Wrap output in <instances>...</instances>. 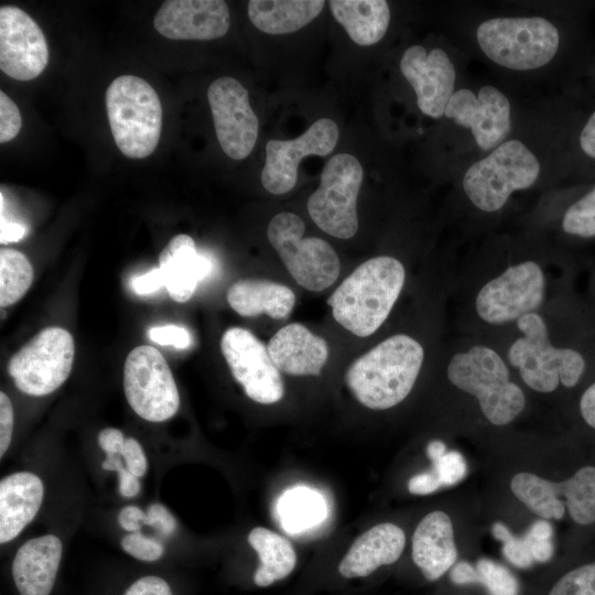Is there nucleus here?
Returning a JSON list of instances; mask_svg holds the SVG:
<instances>
[{
	"mask_svg": "<svg viewBox=\"0 0 595 595\" xmlns=\"http://www.w3.org/2000/svg\"><path fill=\"white\" fill-rule=\"evenodd\" d=\"M337 125L329 118L316 120L303 134L292 140H269L261 183L272 194L291 191L298 181L300 161L309 155L329 154L338 140Z\"/></svg>",
	"mask_w": 595,
	"mask_h": 595,
	"instance_id": "dca6fc26",
	"label": "nucleus"
},
{
	"mask_svg": "<svg viewBox=\"0 0 595 595\" xmlns=\"http://www.w3.org/2000/svg\"><path fill=\"white\" fill-rule=\"evenodd\" d=\"M131 284L136 293L141 295L150 294L164 286V277L161 269L158 267L134 278Z\"/></svg>",
	"mask_w": 595,
	"mask_h": 595,
	"instance_id": "09e8293b",
	"label": "nucleus"
},
{
	"mask_svg": "<svg viewBox=\"0 0 595 595\" xmlns=\"http://www.w3.org/2000/svg\"><path fill=\"white\" fill-rule=\"evenodd\" d=\"M491 532L497 540L502 542V554L509 563L519 569H528L536 563L522 537L513 536L502 522H495Z\"/></svg>",
	"mask_w": 595,
	"mask_h": 595,
	"instance_id": "e433bc0d",
	"label": "nucleus"
},
{
	"mask_svg": "<svg viewBox=\"0 0 595 595\" xmlns=\"http://www.w3.org/2000/svg\"><path fill=\"white\" fill-rule=\"evenodd\" d=\"M426 453L433 463L439 461L446 453V446L441 441H432L428 445Z\"/></svg>",
	"mask_w": 595,
	"mask_h": 595,
	"instance_id": "4d7b16f0",
	"label": "nucleus"
},
{
	"mask_svg": "<svg viewBox=\"0 0 595 595\" xmlns=\"http://www.w3.org/2000/svg\"><path fill=\"white\" fill-rule=\"evenodd\" d=\"M329 9L336 21L358 45L379 42L390 22V9L383 0H332Z\"/></svg>",
	"mask_w": 595,
	"mask_h": 595,
	"instance_id": "cd10ccee",
	"label": "nucleus"
},
{
	"mask_svg": "<svg viewBox=\"0 0 595 595\" xmlns=\"http://www.w3.org/2000/svg\"><path fill=\"white\" fill-rule=\"evenodd\" d=\"M44 486L30 472L13 473L0 482V542L17 538L42 505Z\"/></svg>",
	"mask_w": 595,
	"mask_h": 595,
	"instance_id": "a878e982",
	"label": "nucleus"
},
{
	"mask_svg": "<svg viewBox=\"0 0 595 595\" xmlns=\"http://www.w3.org/2000/svg\"><path fill=\"white\" fill-rule=\"evenodd\" d=\"M13 431V408L9 397L0 392V456L8 451Z\"/></svg>",
	"mask_w": 595,
	"mask_h": 595,
	"instance_id": "c03bdc74",
	"label": "nucleus"
},
{
	"mask_svg": "<svg viewBox=\"0 0 595 595\" xmlns=\"http://www.w3.org/2000/svg\"><path fill=\"white\" fill-rule=\"evenodd\" d=\"M516 324L521 336L510 345L507 358L529 388L549 393L560 383L571 388L580 381L584 357L575 349L552 345L547 323L538 312L521 316Z\"/></svg>",
	"mask_w": 595,
	"mask_h": 595,
	"instance_id": "39448f33",
	"label": "nucleus"
},
{
	"mask_svg": "<svg viewBox=\"0 0 595 595\" xmlns=\"http://www.w3.org/2000/svg\"><path fill=\"white\" fill-rule=\"evenodd\" d=\"M549 595H595V562L564 574Z\"/></svg>",
	"mask_w": 595,
	"mask_h": 595,
	"instance_id": "f704fd0d",
	"label": "nucleus"
},
{
	"mask_svg": "<svg viewBox=\"0 0 595 595\" xmlns=\"http://www.w3.org/2000/svg\"><path fill=\"white\" fill-rule=\"evenodd\" d=\"M450 577L456 585L475 584L478 580L476 567L465 561L455 563L452 566Z\"/></svg>",
	"mask_w": 595,
	"mask_h": 595,
	"instance_id": "603ef678",
	"label": "nucleus"
},
{
	"mask_svg": "<svg viewBox=\"0 0 595 595\" xmlns=\"http://www.w3.org/2000/svg\"><path fill=\"white\" fill-rule=\"evenodd\" d=\"M159 268L170 296L183 303L193 296L198 282L208 277L212 262L197 252L195 242L188 235L180 234L162 250Z\"/></svg>",
	"mask_w": 595,
	"mask_h": 595,
	"instance_id": "393cba45",
	"label": "nucleus"
},
{
	"mask_svg": "<svg viewBox=\"0 0 595 595\" xmlns=\"http://www.w3.org/2000/svg\"><path fill=\"white\" fill-rule=\"evenodd\" d=\"M423 359L424 349L416 339L396 334L357 358L348 367L345 380L363 405L390 409L411 392Z\"/></svg>",
	"mask_w": 595,
	"mask_h": 595,
	"instance_id": "f03ea898",
	"label": "nucleus"
},
{
	"mask_svg": "<svg viewBox=\"0 0 595 595\" xmlns=\"http://www.w3.org/2000/svg\"><path fill=\"white\" fill-rule=\"evenodd\" d=\"M123 595H173L170 585L158 576H143L131 584Z\"/></svg>",
	"mask_w": 595,
	"mask_h": 595,
	"instance_id": "49530a36",
	"label": "nucleus"
},
{
	"mask_svg": "<svg viewBox=\"0 0 595 595\" xmlns=\"http://www.w3.org/2000/svg\"><path fill=\"white\" fill-rule=\"evenodd\" d=\"M441 487L439 476L433 469L413 476L408 483V489L413 495H429Z\"/></svg>",
	"mask_w": 595,
	"mask_h": 595,
	"instance_id": "de8ad7c7",
	"label": "nucleus"
},
{
	"mask_svg": "<svg viewBox=\"0 0 595 595\" xmlns=\"http://www.w3.org/2000/svg\"><path fill=\"white\" fill-rule=\"evenodd\" d=\"M580 145L586 155L595 159V110L582 129Z\"/></svg>",
	"mask_w": 595,
	"mask_h": 595,
	"instance_id": "5fc2aeb1",
	"label": "nucleus"
},
{
	"mask_svg": "<svg viewBox=\"0 0 595 595\" xmlns=\"http://www.w3.org/2000/svg\"><path fill=\"white\" fill-rule=\"evenodd\" d=\"M101 467L105 470H115L119 477V493L126 498H132L140 491V482L136 475L123 466L118 455H109L102 462Z\"/></svg>",
	"mask_w": 595,
	"mask_h": 595,
	"instance_id": "a19ab883",
	"label": "nucleus"
},
{
	"mask_svg": "<svg viewBox=\"0 0 595 595\" xmlns=\"http://www.w3.org/2000/svg\"><path fill=\"white\" fill-rule=\"evenodd\" d=\"M364 171L349 153H338L325 164L321 183L307 199L313 221L326 234L349 239L358 230L357 196Z\"/></svg>",
	"mask_w": 595,
	"mask_h": 595,
	"instance_id": "1a4fd4ad",
	"label": "nucleus"
},
{
	"mask_svg": "<svg viewBox=\"0 0 595 595\" xmlns=\"http://www.w3.org/2000/svg\"><path fill=\"white\" fill-rule=\"evenodd\" d=\"M477 583L485 586L489 595H518L519 583L516 576L502 564L487 558L475 564Z\"/></svg>",
	"mask_w": 595,
	"mask_h": 595,
	"instance_id": "473e14b6",
	"label": "nucleus"
},
{
	"mask_svg": "<svg viewBox=\"0 0 595 595\" xmlns=\"http://www.w3.org/2000/svg\"><path fill=\"white\" fill-rule=\"evenodd\" d=\"M405 545L403 530L389 522L379 523L360 534L339 563L346 578L370 575L381 565L394 563Z\"/></svg>",
	"mask_w": 595,
	"mask_h": 595,
	"instance_id": "b1692460",
	"label": "nucleus"
},
{
	"mask_svg": "<svg viewBox=\"0 0 595 595\" xmlns=\"http://www.w3.org/2000/svg\"><path fill=\"white\" fill-rule=\"evenodd\" d=\"M123 389L131 409L143 420L163 422L180 407V394L163 355L150 345L133 348L126 358Z\"/></svg>",
	"mask_w": 595,
	"mask_h": 595,
	"instance_id": "ddd939ff",
	"label": "nucleus"
},
{
	"mask_svg": "<svg viewBox=\"0 0 595 595\" xmlns=\"http://www.w3.org/2000/svg\"><path fill=\"white\" fill-rule=\"evenodd\" d=\"M522 539L534 562L545 563L552 558L554 551L553 528L548 520L534 521Z\"/></svg>",
	"mask_w": 595,
	"mask_h": 595,
	"instance_id": "c9c22d12",
	"label": "nucleus"
},
{
	"mask_svg": "<svg viewBox=\"0 0 595 595\" xmlns=\"http://www.w3.org/2000/svg\"><path fill=\"white\" fill-rule=\"evenodd\" d=\"M248 542L260 560L253 576L256 585L269 586L293 571L296 553L285 538L267 528L257 527L250 531Z\"/></svg>",
	"mask_w": 595,
	"mask_h": 595,
	"instance_id": "c756f323",
	"label": "nucleus"
},
{
	"mask_svg": "<svg viewBox=\"0 0 595 595\" xmlns=\"http://www.w3.org/2000/svg\"><path fill=\"white\" fill-rule=\"evenodd\" d=\"M26 234V228L20 223L8 221L1 218L0 242L9 244L21 240Z\"/></svg>",
	"mask_w": 595,
	"mask_h": 595,
	"instance_id": "6e6d98bb",
	"label": "nucleus"
},
{
	"mask_svg": "<svg viewBox=\"0 0 595 595\" xmlns=\"http://www.w3.org/2000/svg\"><path fill=\"white\" fill-rule=\"evenodd\" d=\"M153 25L171 40L207 41L227 33L230 14L221 0H167L156 11Z\"/></svg>",
	"mask_w": 595,
	"mask_h": 595,
	"instance_id": "aec40b11",
	"label": "nucleus"
},
{
	"mask_svg": "<svg viewBox=\"0 0 595 595\" xmlns=\"http://www.w3.org/2000/svg\"><path fill=\"white\" fill-rule=\"evenodd\" d=\"M412 559L429 581L440 578L455 564L453 524L444 511H432L419 522L412 537Z\"/></svg>",
	"mask_w": 595,
	"mask_h": 595,
	"instance_id": "5701e85b",
	"label": "nucleus"
},
{
	"mask_svg": "<svg viewBox=\"0 0 595 595\" xmlns=\"http://www.w3.org/2000/svg\"><path fill=\"white\" fill-rule=\"evenodd\" d=\"M539 174L536 155L523 142L511 139L467 169L463 188L475 207L494 213L506 205L513 192L532 186Z\"/></svg>",
	"mask_w": 595,
	"mask_h": 595,
	"instance_id": "0eeeda50",
	"label": "nucleus"
},
{
	"mask_svg": "<svg viewBox=\"0 0 595 595\" xmlns=\"http://www.w3.org/2000/svg\"><path fill=\"white\" fill-rule=\"evenodd\" d=\"M22 127V117L15 102L3 91H0V142L14 139Z\"/></svg>",
	"mask_w": 595,
	"mask_h": 595,
	"instance_id": "ea45409f",
	"label": "nucleus"
},
{
	"mask_svg": "<svg viewBox=\"0 0 595 595\" xmlns=\"http://www.w3.org/2000/svg\"><path fill=\"white\" fill-rule=\"evenodd\" d=\"M280 524L290 533H300L320 524L326 516L323 496L307 487L286 490L278 500Z\"/></svg>",
	"mask_w": 595,
	"mask_h": 595,
	"instance_id": "7c9ffc66",
	"label": "nucleus"
},
{
	"mask_svg": "<svg viewBox=\"0 0 595 595\" xmlns=\"http://www.w3.org/2000/svg\"><path fill=\"white\" fill-rule=\"evenodd\" d=\"M476 37L489 60L516 71L544 66L560 44L558 29L541 17L489 19L479 24Z\"/></svg>",
	"mask_w": 595,
	"mask_h": 595,
	"instance_id": "423d86ee",
	"label": "nucleus"
},
{
	"mask_svg": "<svg viewBox=\"0 0 595 595\" xmlns=\"http://www.w3.org/2000/svg\"><path fill=\"white\" fill-rule=\"evenodd\" d=\"M268 350L275 367L293 376H317L328 358L325 339L299 323L280 328L269 340Z\"/></svg>",
	"mask_w": 595,
	"mask_h": 595,
	"instance_id": "4be33fe9",
	"label": "nucleus"
},
{
	"mask_svg": "<svg viewBox=\"0 0 595 595\" xmlns=\"http://www.w3.org/2000/svg\"><path fill=\"white\" fill-rule=\"evenodd\" d=\"M444 116L470 129L477 145L484 151L494 150L505 142L511 127L509 100L491 85L483 86L477 94L467 88L454 91Z\"/></svg>",
	"mask_w": 595,
	"mask_h": 595,
	"instance_id": "a211bd4d",
	"label": "nucleus"
},
{
	"mask_svg": "<svg viewBox=\"0 0 595 595\" xmlns=\"http://www.w3.org/2000/svg\"><path fill=\"white\" fill-rule=\"evenodd\" d=\"M220 349L235 380L245 393L261 404L280 401L284 385L268 347L251 332L230 327L221 336Z\"/></svg>",
	"mask_w": 595,
	"mask_h": 595,
	"instance_id": "4468645a",
	"label": "nucleus"
},
{
	"mask_svg": "<svg viewBox=\"0 0 595 595\" xmlns=\"http://www.w3.org/2000/svg\"><path fill=\"white\" fill-rule=\"evenodd\" d=\"M432 464V469L439 476L442 486H452L459 483L467 473L466 462L457 451L446 452L439 461Z\"/></svg>",
	"mask_w": 595,
	"mask_h": 595,
	"instance_id": "58836bf2",
	"label": "nucleus"
},
{
	"mask_svg": "<svg viewBox=\"0 0 595 595\" xmlns=\"http://www.w3.org/2000/svg\"><path fill=\"white\" fill-rule=\"evenodd\" d=\"M74 354L71 333L62 327H47L10 358L8 372L20 391L43 397L66 381L72 371Z\"/></svg>",
	"mask_w": 595,
	"mask_h": 595,
	"instance_id": "9b49d317",
	"label": "nucleus"
},
{
	"mask_svg": "<svg viewBox=\"0 0 595 595\" xmlns=\"http://www.w3.org/2000/svg\"><path fill=\"white\" fill-rule=\"evenodd\" d=\"M147 524L160 533L170 536L176 529V520L170 510L161 504H151L147 509Z\"/></svg>",
	"mask_w": 595,
	"mask_h": 595,
	"instance_id": "a18cd8bd",
	"label": "nucleus"
},
{
	"mask_svg": "<svg viewBox=\"0 0 595 595\" xmlns=\"http://www.w3.org/2000/svg\"><path fill=\"white\" fill-rule=\"evenodd\" d=\"M151 340L160 345H171L175 348H186L191 345V335L187 329L177 325L151 327L148 331Z\"/></svg>",
	"mask_w": 595,
	"mask_h": 595,
	"instance_id": "79ce46f5",
	"label": "nucleus"
},
{
	"mask_svg": "<svg viewBox=\"0 0 595 595\" xmlns=\"http://www.w3.org/2000/svg\"><path fill=\"white\" fill-rule=\"evenodd\" d=\"M563 230L573 236H595V188L574 202L564 213Z\"/></svg>",
	"mask_w": 595,
	"mask_h": 595,
	"instance_id": "72a5a7b5",
	"label": "nucleus"
},
{
	"mask_svg": "<svg viewBox=\"0 0 595 595\" xmlns=\"http://www.w3.org/2000/svg\"><path fill=\"white\" fill-rule=\"evenodd\" d=\"M547 278L532 260L511 264L487 281L477 292L475 310L490 325L517 322L537 312L545 299Z\"/></svg>",
	"mask_w": 595,
	"mask_h": 595,
	"instance_id": "f8f14e48",
	"label": "nucleus"
},
{
	"mask_svg": "<svg viewBox=\"0 0 595 595\" xmlns=\"http://www.w3.org/2000/svg\"><path fill=\"white\" fill-rule=\"evenodd\" d=\"M118 521L122 529L137 532L143 524H147V513L139 507L129 505L120 510Z\"/></svg>",
	"mask_w": 595,
	"mask_h": 595,
	"instance_id": "8fccbe9b",
	"label": "nucleus"
},
{
	"mask_svg": "<svg viewBox=\"0 0 595 595\" xmlns=\"http://www.w3.org/2000/svg\"><path fill=\"white\" fill-rule=\"evenodd\" d=\"M125 458L126 467L137 477L147 473L148 461L140 443L133 437H127L120 451Z\"/></svg>",
	"mask_w": 595,
	"mask_h": 595,
	"instance_id": "37998d69",
	"label": "nucleus"
},
{
	"mask_svg": "<svg viewBox=\"0 0 595 595\" xmlns=\"http://www.w3.org/2000/svg\"><path fill=\"white\" fill-rule=\"evenodd\" d=\"M580 412L584 421L595 429V382H593L580 399Z\"/></svg>",
	"mask_w": 595,
	"mask_h": 595,
	"instance_id": "864d4df0",
	"label": "nucleus"
},
{
	"mask_svg": "<svg viewBox=\"0 0 595 595\" xmlns=\"http://www.w3.org/2000/svg\"><path fill=\"white\" fill-rule=\"evenodd\" d=\"M510 488L531 512L542 519H562L566 505L576 523L587 526L595 521L594 466H584L562 482H551L528 472L518 473L512 477Z\"/></svg>",
	"mask_w": 595,
	"mask_h": 595,
	"instance_id": "9d476101",
	"label": "nucleus"
},
{
	"mask_svg": "<svg viewBox=\"0 0 595 595\" xmlns=\"http://www.w3.org/2000/svg\"><path fill=\"white\" fill-rule=\"evenodd\" d=\"M400 69L415 91L419 109L434 119L443 117L456 79L446 52L436 47L428 53L421 45L410 46L401 57Z\"/></svg>",
	"mask_w": 595,
	"mask_h": 595,
	"instance_id": "6ab92c4d",
	"label": "nucleus"
},
{
	"mask_svg": "<svg viewBox=\"0 0 595 595\" xmlns=\"http://www.w3.org/2000/svg\"><path fill=\"white\" fill-rule=\"evenodd\" d=\"M207 99L224 153L234 160H244L251 153L259 131L248 90L237 79L223 76L209 85Z\"/></svg>",
	"mask_w": 595,
	"mask_h": 595,
	"instance_id": "2eb2a0df",
	"label": "nucleus"
},
{
	"mask_svg": "<svg viewBox=\"0 0 595 595\" xmlns=\"http://www.w3.org/2000/svg\"><path fill=\"white\" fill-rule=\"evenodd\" d=\"M125 440L122 432L115 428H106L98 434L99 446L107 456L120 454Z\"/></svg>",
	"mask_w": 595,
	"mask_h": 595,
	"instance_id": "3c124183",
	"label": "nucleus"
},
{
	"mask_svg": "<svg viewBox=\"0 0 595 595\" xmlns=\"http://www.w3.org/2000/svg\"><path fill=\"white\" fill-rule=\"evenodd\" d=\"M446 372L457 389L476 397L483 414L494 425L512 422L524 409L522 389L511 380L502 357L489 346L477 344L456 353Z\"/></svg>",
	"mask_w": 595,
	"mask_h": 595,
	"instance_id": "7ed1b4c3",
	"label": "nucleus"
},
{
	"mask_svg": "<svg viewBox=\"0 0 595 595\" xmlns=\"http://www.w3.org/2000/svg\"><path fill=\"white\" fill-rule=\"evenodd\" d=\"M405 281L403 264L379 256L357 267L328 298L337 323L356 336L374 334L387 320Z\"/></svg>",
	"mask_w": 595,
	"mask_h": 595,
	"instance_id": "f257e3e1",
	"label": "nucleus"
},
{
	"mask_svg": "<svg viewBox=\"0 0 595 595\" xmlns=\"http://www.w3.org/2000/svg\"><path fill=\"white\" fill-rule=\"evenodd\" d=\"M48 63V46L39 24L15 6L0 8V69L9 77L28 82L42 74Z\"/></svg>",
	"mask_w": 595,
	"mask_h": 595,
	"instance_id": "f3484780",
	"label": "nucleus"
},
{
	"mask_svg": "<svg viewBox=\"0 0 595 595\" xmlns=\"http://www.w3.org/2000/svg\"><path fill=\"white\" fill-rule=\"evenodd\" d=\"M322 0H251L248 2V15L251 23L268 34L295 32L322 11Z\"/></svg>",
	"mask_w": 595,
	"mask_h": 595,
	"instance_id": "c85d7f7f",
	"label": "nucleus"
},
{
	"mask_svg": "<svg viewBox=\"0 0 595 595\" xmlns=\"http://www.w3.org/2000/svg\"><path fill=\"white\" fill-rule=\"evenodd\" d=\"M121 547L129 555L145 562H154L164 553V547L159 541L148 538L139 531L123 537Z\"/></svg>",
	"mask_w": 595,
	"mask_h": 595,
	"instance_id": "4c0bfd02",
	"label": "nucleus"
},
{
	"mask_svg": "<svg viewBox=\"0 0 595 595\" xmlns=\"http://www.w3.org/2000/svg\"><path fill=\"white\" fill-rule=\"evenodd\" d=\"M303 220L295 214L275 215L268 226V239L293 279L309 291L331 286L339 275L340 264L335 250L321 238H302Z\"/></svg>",
	"mask_w": 595,
	"mask_h": 595,
	"instance_id": "6e6552de",
	"label": "nucleus"
},
{
	"mask_svg": "<svg viewBox=\"0 0 595 595\" xmlns=\"http://www.w3.org/2000/svg\"><path fill=\"white\" fill-rule=\"evenodd\" d=\"M227 302L241 316L266 313L274 320H281L291 313L295 295L290 288L277 282L242 279L229 288Z\"/></svg>",
	"mask_w": 595,
	"mask_h": 595,
	"instance_id": "bb28decb",
	"label": "nucleus"
},
{
	"mask_svg": "<svg viewBox=\"0 0 595 595\" xmlns=\"http://www.w3.org/2000/svg\"><path fill=\"white\" fill-rule=\"evenodd\" d=\"M33 281V268L29 259L20 251L2 249L0 251V305L17 303L29 290Z\"/></svg>",
	"mask_w": 595,
	"mask_h": 595,
	"instance_id": "2f4dec72",
	"label": "nucleus"
},
{
	"mask_svg": "<svg viewBox=\"0 0 595 595\" xmlns=\"http://www.w3.org/2000/svg\"><path fill=\"white\" fill-rule=\"evenodd\" d=\"M58 537L45 534L24 542L12 562V576L21 595H50L62 559Z\"/></svg>",
	"mask_w": 595,
	"mask_h": 595,
	"instance_id": "412c9836",
	"label": "nucleus"
},
{
	"mask_svg": "<svg viewBox=\"0 0 595 595\" xmlns=\"http://www.w3.org/2000/svg\"><path fill=\"white\" fill-rule=\"evenodd\" d=\"M110 130L120 152L144 159L154 152L162 130L161 100L153 87L136 75L115 78L106 90Z\"/></svg>",
	"mask_w": 595,
	"mask_h": 595,
	"instance_id": "20e7f679",
	"label": "nucleus"
}]
</instances>
